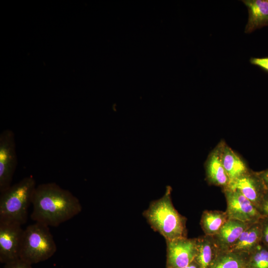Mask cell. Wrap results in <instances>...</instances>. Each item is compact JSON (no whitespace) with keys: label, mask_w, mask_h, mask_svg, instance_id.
<instances>
[{"label":"cell","mask_w":268,"mask_h":268,"mask_svg":"<svg viewBox=\"0 0 268 268\" xmlns=\"http://www.w3.org/2000/svg\"><path fill=\"white\" fill-rule=\"evenodd\" d=\"M31 218L48 227H57L78 215L82 206L78 198L55 183L36 186Z\"/></svg>","instance_id":"1"},{"label":"cell","mask_w":268,"mask_h":268,"mask_svg":"<svg viewBox=\"0 0 268 268\" xmlns=\"http://www.w3.org/2000/svg\"><path fill=\"white\" fill-rule=\"evenodd\" d=\"M172 188L167 186L164 196L152 201L144 215L155 230L167 241L187 237L186 218L174 207L171 200Z\"/></svg>","instance_id":"2"},{"label":"cell","mask_w":268,"mask_h":268,"mask_svg":"<svg viewBox=\"0 0 268 268\" xmlns=\"http://www.w3.org/2000/svg\"><path fill=\"white\" fill-rule=\"evenodd\" d=\"M36 187L32 176L26 177L0 193V223L25 224Z\"/></svg>","instance_id":"3"},{"label":"cell","mask_w":268,"mask_h":268,"mask_svg":"<svg viewBox=\"0 0 268 268\" xmlns=\"http://www.w3.org/2000/svg\"><path fill=\"white\" fill-rule=\"evenodd\" d=\"M57 249L49 227L35 222L24 229L19 253L20 259L32 265L49 259Z\"/></svg>","instance_id":"4"},{"label":"cell","mask_w":268,"mask_h":268,"mask_svg":"<svg viewBox=\"0 0 268 268\" xmlns=\"http://www.w3.org/2000/svg\"><path fill=\"white\" fill-rule=\"evenodd\" d=\"M17 165L14 134L11 130L6 129L0 134V193L11 186Z\"/></svg>","instance_id":"5"},{"label":"cell","mask_w":268,"mask_h":268,"mask_svg":"<svg viewBox=\"0 0 268 268\" xmlns=\"http://www.w3.org/2000/svg\"><path fill=\"white\" fill-rule=\"evenodd\" d=\"M227 203L228 218L248 223L259 222L264 217L258 208L240 192L236 189H222Z\"/></svg>","instance_id":"6"},{"label":"cell","mask_w":268,"mask_h":268,"mask_svg":"<svg viewBox=\"0 0 268 268\" xmlns=\"http://www.w3.org/2000/svg\"><path fill=\"white\" fill-rule=\"evenodd\" d=\"M24 229L14 223H0V262L6 264L19 258Z\"/></svg>","instance_id":"7"},{"label":"cell","mask_w":268,"mask_h":268,"mask_svg":"<svg viewBox=\"0 0 268 268\" xmlns=\"http://www.w3.org/2000/svg\"><path fill=\"white\" fill-rule=\"evenodd\" d=\"M166 242L168 268H183L195 261L197 238L183 237Z\"/></svg>","instance_id":"8"},{"label":"cell","mask_w":268,"mask_h":268,"mask_svg":"<svg viewBox=\"0 0 268 268\" xmlns=\"http://www.w3.org/2000/svg\"><path fill=\"white\" fill-rule=\"evenodd\" d=\"M226 188L238 190L258 208L268 191L258 172L251 170Z\"/></svg>","instance_id":"9"},{"label":"cell","mask_w":268,"mask_h":268,"mask_svg":"<svg viewBox=\"0 0 268 268\" xmlns=\"http://www.w3.org/2000/svg\"><path fill=\"white\" fill-rule=\"evenodd\" d=\"M222 141L209 154L205 164V177L207 183L222 188H227L230 183L229 177L221 159Z\"/></svg>","instance_id":"10"},{"label":"cell","mask_w":268,"mask_h":268,"mask_svg":"<svg viewBox=\"0 0 268 268\" xmlns=\"http://www.w3.org/2000/svg\"><path fill=\"white\" fill-rule=\"evenodd\" d=\"M251 224L229 219L219 232L213 236L221 252L227 251Z\"/></svg>","instance_id":"11"},{"label":"cell","mask_w":268,"mask_h":268,"mask_svg":"<svg viewBox=\"0 0 268 268\" xmlns=\"http://www.w3.org/2000/svg\"><path fill=\"white\" fill-rule=\"evenodd\" d=\"M248 8V20L245 33H251L268 26V0H243Z\"/></svg>","instance_id":"12"},{"label":"cell","mask_w":268,"mask_h":268,"mask_svg":"<svg viewBox=\"0 0 268 268\" xmlns=\"http://www.w3.org/2000/svg\"><path fill=\"white\" fill-rule=\"evenodd\" d=\"M221 252L213 236L204 235L197 238L195 261L200 268H211Z\"/></svg>","instance_id":"13"},{"label":"cell","mask_w":268,"mask_h":268,"mask_svg":"<svg viewBox=\"0 0 268 268\" xmlns=\"http://www.w3.org/2000/svg\"><path fill=\"white\" fill-rule=\"evenodd\" d=\"M221 159L230 179V183L246 174L250 170L242 158L223 141L221 149Z\"/></svg>","instance_id":"14"},{"label":"cell","mask_w":268,"mask_h":268,"mask_svg":"<svg viewBox=\"0 0 268 268\" xmlns=\"http://www.w3.org/2000/svg\"><path fill=\"white\" fill-rule=\"evenodd\" d=\"M260 221L248 227L227 251L247 255L252 252L261 243L262 228Z\"/></svg>","instance_id":"15"},{"label":"cell","mask_w":268,"mask_h":268,"mask_svg":"<svg viewBox=\"0 0 268 268\" xmlns=\"http://www.w3.org/2000/svg\"><path fill=\"white\" fill-rule=\"evenodd\" d=\"M228 219L225 211L205 210L202 213L200 225L205 235L214 236Z\"/></svg>","instance_id":"16"},{"label":"cell","mask_w":268,"mask_h":268,"mask_svg":"<svg viewBox=\"0 0 268 268\" xmlns=\"http://www.w3.org/2000/svg\"><path fill=\"white\" fill-rule=\"evenodd\" d=\"M247 257L244 254L221 252L211 268H246Z\"/></svg>","instance_id":"17"},{"label":"cell","mask_w":268,"mask_h":268,"mask_svg":"<svg viewBox=\"0 0 268 268\" xmlns=\"http://www.w3.org/2000/svg\"><path fill=\"white\" fill-rule=\"evenodd\" d=\"M246 268H268V248L260 243L248 255Z\"/></svg>","instance_id":"18"},{"label":"cell","mask_w":268,"mask_h":268,"mask_svg":"<svg viewBox=\"0 0 268 268\" xmlns=\"http://www.w3.org/2000/svg\"><path fill=\"white\" fill-rule=\"evenodd\" d=\"M250 63L268 73V57H252L250 59Z\"/></svg>","instance_id":"19"},{"label":"cell","mask_w":268,"mask_h":268,"mask_svg":"<svg viewBox=\"0 0 268 268\" xmlns=\"http://www.w3.org/2000/svg\"><path fill=\"white\" fill-rule=\"evenodd\" d=\"M260 222L262 228L261 243L268 248V217H264Z\"/></svg>","instance_id":"20"},{"label":"cell","mask_w":268,"mask_h":268,"mask_svg":"<svg viewBox=\"0 0 268 268\" xmlns=\"http://www.w3.org/2000/svg\"><path fill=\"white\" fill-rule=\"evenodd\" d=\"M3 268H32V265L18 258L6 263Z\"/></svg>","instance_id":"21"},{"label":"cell","mask_w":268,"mask_h":268,"mask_svg":"<svg viewBox=\"0 0 268 268\" xmlns=\"http://www.w3.org/2000/svg\"><path fill=\"white\" fill-rule=\"evenodd\" d=\"M258 209L264 217H268V191L264 196Z\"/></svg>","instance_id":"22"},{"label":"cell","mask_w":268,"mask_h":268,"mask_svg":"<svg viewBox=\"0 0 268 268\" xmlns=\"http://www.w3.org/2000/svg\"><path fill=\"white\" fill-rule=\"evenodd\" d=\"M258 173L268 190V169L258 172Z\"/></svg>","instance_id":"23"},{"label":"cell","mask_w":268,"mask_h":268,"mask_svg":"<svg viewBox=\"0 0 268 268\" xmlns=\"http://www.w3.org/2000/svg\"><path fill=\"white\" fill-rule=\"evenodd\" d=\"M183 268H200V267L198 264L196 263V262L194 261L188 266Z\"/></svg>","instance_id":"24"}]
</instances>
